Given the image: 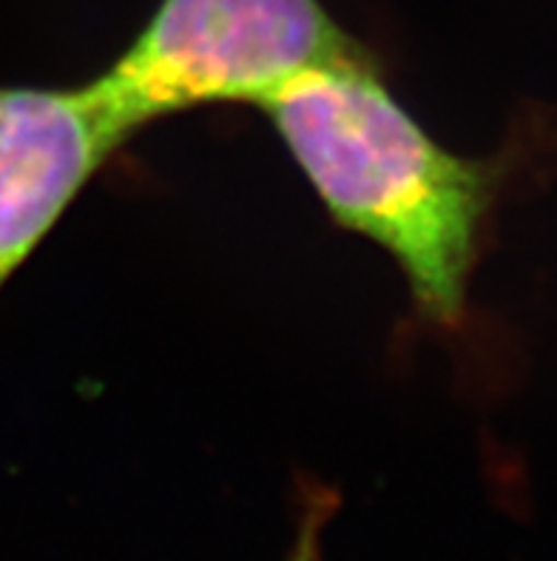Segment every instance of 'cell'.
I'll return each mask as SVG.
<instances>
[{
    "instance_id": "cell-2",
    "label": "cell",
    "mask_w": 557,
    "mask_h": 561,
    "mask_svg": "<svg viewBox=\"0 0 557 561\" xmlns=\"http://www.w3.org/2000/svg\"><path fill=\"white\" fill-rule=\"evenodd\" d=\"M322 0H160L135 43L89 85L123 142L211 103H256L302 71L361 57Z\"/></svg>"
},
{
    "instance_id": "cell-1",
    "label": "cell",
    "mask_w": 557,
    "mask_h": 561,
    "mask_svg": "<svg viewBox=\"0 0 557 561\" xmlns=\"http://www.w3.org/2000/svg\"><path fill=\"white\" fill-rule=\"evenodd\" d=\"M262 108L333 220L393 256L427 317L459 320L489 206L484 165L432 140L368 55L302 71Z\"/></svg>"
},
{
    "instance_id": "cell-4",
    "label": "cell",
    "mask_w": 557,
    "mask_h": 561,
    "mask_svg": "<svg viewBox=\"0 0 557 561\" xmlns=\"http://www.w3.org/2000/svg\"><path fill=\"white\" fill-rule=\"evenodd\" d=\"M333 502L330 493L325 491H313L307 505H304L302 513V525H299L297 545H293V553H290V561H318V539H322V527L330 519Z\"/></svg>"
},
{
    "instance_id": "cell-3",
    "label": "cell",
    "mask_w": 557,
    "mask_h": 561,
    "mask_svg": "<svg viewBox=\"0 0 557 561\" xmlns=\"http://www.w3.org/2000/svg\"><path fill=\"white\" fill-rule=\"evenodd\" d=\"M120 146L89 85L0 89V288Z\"/></svg>"
}]
</instances>
